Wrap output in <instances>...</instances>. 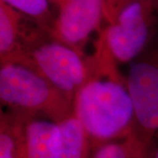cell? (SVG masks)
<instances>
[{"label": "cell", "mask_w": 158, "mask_h": 158, "mask_svg": "<svg viewBox=\"0 0 158 158\" xmlns=\"http://www.w3.org/2000/svg\"><path fill=\"white\" fill-rule=\"evenodd\" d=\"M88 62L89 77L75 96L73 114L92 147L127 139L134 133L135 110L126 77L101 40L96 41Z\"/></svg>", "instance_id": "cell-1"}, {"label": "cell", "mask_w": 158, "mask_h": 158, "mask_svg": "<svg viewBox=\"0 0 158 158\" xmlns=\"http://www.w3.org/2000/svg\"><path fill=\"white\" fill-rule=\"evenodd\" d=\"M0 101L7 110L57 124L73 114V99L45 77L19 63L1 64Z\"/></svg>", "instance_id": "cell-2"}, {"label": "cell", "mask_w": 158, "mask_h": 158, "mask_svg": "<svg viewBox=\"0 0 158 158\" xmlns=\"http://www.w3.org/2000/svg\"><path fill=\"white\" fill-rule=\"evenodd\" d=\"M14 63L33 69L73 100L90 74L88 57L51 38L43 30Z\"/></svg>", "instance_id": "cell-3"}, {"label": "cell", "mask_w": 158, "mask_h": 158, "mask_svg": "<svg viewBox=\"0 0 158 158\" xmlns=\"http://www.w3.org/2000/svg\"><path fill=\"white\" fill-rule=\"evenodd\" d=\"M98 35L116 62L130 63L158 35V0H137L126 6Z\"/></svg>", "instance_id": "cell-4"}, {"label": "cell", "mask_w": 158, "mask_h": 158, "mask_svg": "<svg viewBox=\"0 0 158 158\" xmlns=\"http://www.w3.org/2000/svg\"><path fill=\"white\" fill-rule=\"evenodd\" d=\"M126 80L135 110L133 135L151 143L158 135V35L130 62Z\"/></svg>", "instance_id": "cell-5"}, {"label": "cell", "mask_w": 158, "mask_h": 158, "mask_svg": "<svg viewBox=\"0 0 158 158\" xmlns=\"http://www.w3.org/2000/svg\"><path fill=\"white\" fill-rule=\"evenodd\" d=\"M58 13L48 34L79 54L90 35L100 29L104 16L103 0H68L57 6Z\"/></svg>", "instance_id": "cell-6"}, {"label": "cell", "mask_w": 158, "mask_h": 158, "mask_svg": "<svg viewBox=\"0 0 158 158\" xmlns=\"http://www.w3.org/2000/svg\"><path fill=\"white\" fill-rule=\"evenodd\" d=\"M28 17L0 1V63L15 62L29 42L41 30L30 27Z\"/></svg>", "instance_id": "cell-7"}, {"label": "cell", "mask_w": 158, "mask_h": 158, "mask_svg": "<svg viewBox=\"0 0 158 158\" xmlns=\"http://www.w3.org/2000/svg\"><path fill=\"white\" fill-rule=\"evenodd\" d=\"M58 138L57 123L25 114L19 135V158H56Z\"/></svg>", "instance_id": "cell-8"}, {"label": "cell", "mask_w": 158, "mask_h": 158, "mask_svg": "<svg viewBox=\"0 0 158 158\" xmlns=\"http://www.w3.org/2000/svg\"><path fill=\"white\" fill-rule=\"evenodd\" d=\"M58 127L56 158H90V138L74 114L58 123Z\"/></svg>", "instance_id": "cell-9"}, {"label": "cell", "mask_w": 158, "mask_h": 158, "mask_svg": "<svg viewBox=\"0 0 158 158\" xmlns=\"http://www.w3.org/2000/svg\"><path fill=\"white\" fill-rule=\"evenodd\" d=\"M25 114L1 109L0 158H19V135Z\"/></svg>", "instance_id": "cell-10"}, {"label": "cell", "mask_w": 158, "mask_h": 158, "mask_svg": "<svg viewBox=\"0 0 158 158\" xmlns=\"http://www.w3.org/2000/svg\"><path fill=\"white\" fill-rule=\"evenodd\" d=\"M25 16L33 19L47 33L49 32L55 17L48 0H0Z\"/></svg>", "instance_id": "cell-11"}, {"label": "cell", "mask_w": 158, "mask_h": 158, "mask_svg": "<svg viewBox=\"0 0 158 158\" xmlns=\"http://www.w3.org/2000/svg\"><path fill=\"white\" fill-rule=\"evenodd\" d=\"M141 143L133 135L121 141H111L92 147L90 158H135Z\"/></svg>", "instance_id": "cell-12"}, {"label": "cell", "mask_w": 158, "mask_h": 158, "mask_svg": "<svg viewBox=\"0 0 158 158\" xmlns=\"http://www.w3.org/2000/svg\"><path fill=\"white\" fill-rule=\"evenodd\" d=\"M105 20L109 24L114 20L118 14L126 6L137 0H103Z\"/></svg>", "instance_id": "cell-13"}, {"label": "cell", "mask_w": 158, "mask_h": 158, "mask_svg": "<svg viewBox=\"0 0 158 158\" xmlns=\"http://www.w3.org/2000/svg\"><path fill=\"white\" fill-rule=\"evenodd\" d=\"M155 140L149 144H144L139 149L135 158H154Z\"/></svg>", "instance_id": "cell-14"}, {"label": "cell", "mask_w": 158, "mask_h": 158, "mask_svg": "<svg viewBox=\"0 0 158 158\" xmlns=\"http://www.w3.org/2000/svg\"><path fill=\"white\" fill-rule=\"evenodd\" d=\"M154 158H158V139H155V150H154Z\"/></svg>", "instance_id": "cell-15"}, {"label": "cell", "mask_w": 158, "mask_h": 158, "mask_svg": "<svg viewBox=\"0 0 158 158\" xmlns=\"http://www.w3.org/2000/svg\"><path fill=\"white\" fill-rule=\"evenodd\" d=\"M49 2H51L52 4H54L56 6H58L59 5H61L62 3L65 2V1H68V0H48Z\"/></svg>", "instance_id": "cell-16"}, {"label": "cell", "mask_w": 158, "mask_h": 158, "mask_svg": "<svg viewBox=\"0 0 158 158\" xmlns=\"http://www.w3.org/2000/svg\"><path fill=\"white\" fill-rule=\"evenodd\" d=\"M156 139H158V135L156 136Z\"/></svg>", "instance_id": "cell-17"}]
</instances>
